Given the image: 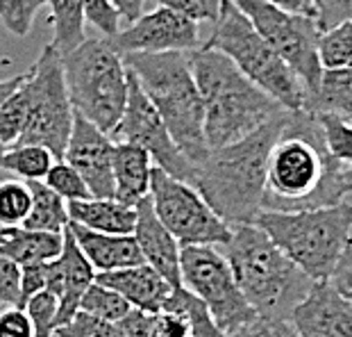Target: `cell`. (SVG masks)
I'll list each match as a JSON object with an SVG mask.
<instances>
[{
    "label": "cell",
    "mask_w": 352,
    "mask_h": 337,
    "mask_svg": "<svg viewBox=\"0 0 352 337\" xmlns=\"http://www.w3.org/2000/svg\"><path fill=\"white\" fill-rule=\"evenodd\" d=\"M346 164L329 155L318 119L311 112H291L266 164L261 210L296 212L339 205L341 174Z\"/></svg>",
    "instance_id": "cell-1"
},
{
    "label": "cell",
    "mask_w": 352,
    "mask_h": 337,
    "mask_svg": "<svg viewBox=\"0 0 352 337\" xmlns=\"http://www.w3.org/2000/svg\"><path fill=\"white\" fill-rule=\"evenodd\" d=\"M289 114L291 112L284 110L248 137L209 151L207 160L196 167L193 187L228 226L254 223V216L261 212L268 155Z\"/></svg>",
    "instance_id": "cell-2"
},
{
    "label": "cell",
    "mask_w": 352,
    "mask_h": 337,
    "mask_svg": "<svg viewBox=\"0 0 352 337\" xmlns=\"http://www.w3.org/2000/svg\"><path fill=\"white\" fill-rule=\"evenodd\" d=\"M186 57L205 105L209 151L248 137L284 112L280 103L245 78L223 52L200 46L186 52Z\"/></svg>",
    "instance_id": "cell-3"
},
{
    "label": "cell",
    "mask_w": 352,
    "mask_h": 337,
    "mask_svg": "<svg viewBox=\"0 0 352 337\" xmlns=\"http://www.w3.org/2000/svg\"><path fill=\"white\" fill-rule=\"evenodd\" d=\"M125 66L155 105L168 134L193 167L207 160L205 105L193 80L186 52H130Z\"/></svg>",
    "instance_id": "cell-4"
},
{
    "label": "cell",
    "mask_w": 352,
    "mask_h": 337,
    "mask_svg": "<svg viewBox=\"0 0 352 337\" xmlns=\"http://www.w3.org/2000/svg\"><path fill=\"white\" fill-rule=\"evenodd\" d=\"M221 249L239 289L259 317L289 319L314 283L254 223L232 226L230 242Z\"/></svg>",
    "instance_id": "cell-5"
},
{
    "label": "cell",
    "mask_w": 352,
    "mask_h": 337,
    "mask_svg": "<svg viewBox=\"0 0 352 337\" xmlns=\"http://www.w3.org/2000/svg\"><path fill=\"white\" fill-rule=\"evenodd\" d=\"M254 226L311 280H329L352 237V205L341 203L296 212L261 210Z\"/></svg>",
    "instance_id": "cell-6"
},
{
    "label": "cell",
    "mask_w": 352,
    "mask_h": 337,
    "mask_svg": "<svg viewBox=\"0 0 352 337\" xmlns=\"http://www.w3.org/2000/svg\"><path fill=\"white\" fill-rule=\"evenodd\" d=\"M202 48L230 57L245 78L264 89L284 110L298 112L305 108L307 92L300 78L232 0H223L219 19L214 21V30Z\"/></svg>",
    "instance_id": "cell-7"
},
{
    "label": "cell",
    "mask_w": 352,
    "mask_h": 337,
    "mask_svg": "<svg viewBox=\"0 0 352 337\" xmlns=\"http://www.w3.org/2000/svg\"><path fill=\"white\" fill-rule=\"evenodd\" d=\"M73 110L104 134H114L127 105V66L109 39H85L62 55Z\"/></svg>",
    "instance_id": "cell-8"
},
{
    "label": "cell",
    "mask_w": 352,
    "mask_h": 337,
    "mask_svg": "<svg viewBox=\"0 0 352 337\" xmlns=\"http://www.w3.org/2000/svg\"><path fill=\"white\" fill-rule=\"evenodd\" d=\"M25 82L30 89V119L19 144L43 146L55 155V160H64L76 110L66 89L62 55L52 43L43 46Z\"/></svg>",
    "instance_id": "cell-9"
},
{
    "label": "cell",
    "mask_w": 352,
    "mask_h": 337,
    "mask_svg": "<svg viewBox=\"0 0 352 337\" xmlns=\"http://www.w3.org/2000/svg\"><path fill=\"white\" fill-rule=\"evenodd\" d=\"M179 276L182 287L207 305L214 324L226 337L257 317L239 289L230 262L219 246H182Z\"/></svg>",
    "instance_id": "cell-10"
},
{
    "label": "cell",
    "mask_w": 352,
    "mask_h": 337,
    "mask_svg": "<svg viewBox=\"0 0 352 337\" xmlns=\"http://www.w3.org/2000/svg\"><path fill=\"white\" fill-rule=\"evenodd\" d=\"M148 196L157 219L179 246H223L230 242L232 226L209 207L193 185L153 167Z\"/></svg>",
    "instance_id": "cell-11"
},
{
    "label": "cell",
    "mask_w": 352,
    "mask_h": 337,
    "mask_svg": "<svg viewBox=\"0 0 352 337\" xmlns=\"http://www.w3.org/2000/svg\"><path fill=\"white\" fill-rule=\"evenodd\" d=\"M241 10L252 28L264 37L287 62L300 82L307 96L318 89L323 66L318 62V28L316 21L284 12L266 0H232Z\"/></svg>",
    "instance_id": "cell-12"
},
{
    "label": "cell",
    "mask_w": 352,
    "mask_h": 337,
    "mask_svg": "<svg viewBox=\"0 0 352 337\" xmlns=\"http://www.w3.org/2000/svg\"><path fill=\"white\" fill-rule=\"evenodd\" d=\"M111 139L144 148L151 155L157 169L177 178V181L193 185L196 167L177 148L173 137L166 130V125H164L162 116L157 114L155 105L146 96L144 89H141L139 80L134 78L130 69H127V105L121 123H118V128L111 134Z\"/></svg>",
    "instance_id": "cell-13"
},
{
    "label": "cell",
    "mask_w": 352,
    "mask_h": 337,
    "mask_svg": "<svg viewBox=\"0 0 352 337\" xmlns=\"http://www.w3.org/2000/svg\"><path fill=\"white\" fill-rule=\"evenodd\" d=\"M121 55L130 52H189L200 48L198 23L182 17L170 7L160 5L157 10L141 14L125 30L109 39Z\"/></svg>",
    "instance_id": "cell-14"
},
{
    "label": "cell",
    "mask_w": 352,
    "mask_h": 337,
    "mask_svg": "<svg viewBox=\"0 0 352 337\" xmlns=\"http://www.w3.org/2000/svg\"><path fill=\"white\" fill-rule=\"evenodd\" d=\"M114 146L109 134L76 112L64 162L78 171L94 198H114Z\"/></svg>",
    "instance_id": "cell-15"
},
{
    "label": "cell",
    "mask_w": 352,
    "mask_h": 337,
    "mask_svg": "<svg viewBox=\"0 0 352 337\" xmlns=\"http://www.w3.org/2000/svg\"><path fill=\"white\" fill-rule=\"evenodd\" d=\"M289 321L300 337H352V305L329 280H314Z\"/></svg>",
    "instance_id": "cell-16"
},
{
    "label": "cell",
    "mask_w": 352,
    "mask_h": 337,
    "mask_svg": "<svg viewBox=\"0 0 352 337\" xmlns=\"http://www.w3.org/2000/svg\"><path fill=\"white\" fill-rule=\"evenodd\" d=\"M134 207H137V223H134L132 235L137 239L144 262L153 267L173 289L179 287L182 285V276H179V249L182 246L157 219L151 196L141 198Z\"/></svg>",
    "instance_id": "cell-17"
},
{
    "label": "cell",
    "mask_w": 352,
    "mask_h": 337,
    "mask_svg": "<svg viewBox=\"0 0 352 337\" xmlns=\"http://www.w3.org/2000/svg\"><path fill=\"white\" fill-rule=\"evenodd\" d=\"M96 283L121 294L134 310H144L151 314L162 312L164 303L168 301L170 292H173V287L146 262L137 267L116 269V272L96 274Z\"/></svg>",
    "instance_id": "cell-18"
},
{
    "label": "cell",
    "mask_w": 352,
    "mask_h": 337,
    "mask_svg": "<svg viewBox=\"0 0 352 337\" xmlns=\"http://www.w3.org/2000/svg\"><path fill=\"white\" fill-rule=\"evenodd\" d=\"M69 230L76 237L80 251L91 262L96 274L116 272V269H127L144 265V256L134 235H107L96 233L80 223H69Z\"/></svg>",
    "instance_id": "cell-19"
},
{
    "label": "cell",
    "mask_w": 352,
    "mask_h": 337,
    "mask_svg": "<svg viewBox=\"0 0 352 337\" xmlns=\"http://www.w3.org/2000/svg\"><path fill=\"white\" fill-rule=\"evenodd\" d=\"M57 267H59V276H62L57 326H62L80 310V301L85 296V292L96 283V269L85 258V253L80 251L69 226L64 230V249L57 258Z\"/></svg>",
    "instance_id": "cell-20"
},
{
    "label": "cell",
    "mask_w": 352,
    "mask_h": 337,
    "mask_svg": "<svg viewBox=\"0 0 352 337\" xmlns=\"http://www.w3.org/2000/svg\"><path fill=\"white\" fill-rule=\"evenodd\" d=\"M114 144V198L134 207L148 196L155 164L144 148L125 141Z\"/></svg>",
    "instance_id": "cell-21"
},
{
    "label": "cell",
    "mask_w": 352,
    "mask_h": 337,
    "mask_svg": "<svg viewBox=\"0 0 352 337\" xmlns=\"http://www.w3.org/2000/svg\"><path fill=\"white\" fill-rule=\"evenodd\" d=\"M69 216L73 223H80L96 233L107 235H132L137 223V207L125 205L116 198H85L71 201Z\"/></svg>",
    "instance_id": "cell-22"
},
{
    "label": "cell",
    "mask_w": 352,
    "mask_h": 337,
    "mask_svg": "<svg viewBox=\"0 0 352 337\" xmlns=\"http://www.w3.org/2000/svg\"><path fill=\"white\" fill-rule=\"evenodd\" d=\"M64 249V233H41V230L10 228L0 242V256L10 258L19 267L34 262H50Z\"/></svg>",
    "instance_id": "cell-23"
},
{
    "label": "cell",
    "mask_w": 352,
    "mask_h": 337,
    "mask_svg": "<svg viewBox=\"0 0 352 337\" xmlns=\"http://www.w3.org/2000/svg\"><path fill=\"white\" fill-rule=\"evenodd\" d=\"M305 112L348 116L352 112V64L323 69L318 89L305 99Z\"/></svg>",
    "instance_id": "cell-24"
},
{
    "label": "cell",
    "mask_w": 352,
    "mask_h": 337,
    "mask_svg": "<svg viewBox=\"0 0 352 337\" xmlns=\"http://www.w3.org/2000/svg\"><path fill=\"white\" fill-rule=\"evenodd\" d=\"M30 187V214L25 216L23 226L25 230H41V233H64L71 223L69 203L57 196L43 181H25Z\"/></svg>",
    "instance_id": "cell-25"
},
{
    "label": "cell",
    "mask_w": 352,
    "mask_h": 337,
    "mask_svg": "<svg viewBox=\"0 0 352 337\" xmlns=\"http://www.w3.org/2000/svg\"><path fill=\"white\" fill-rule=\"evenodd\" d=\"M50 5V19H52V46L59 50V55L76 50L82 41L87 39L85 34V7L82 0H46Z\"/></svg>",
    "instance_id": "cell-26"
},
{
    "label": "cell",
    "mask_w": 352,
    "mask_h": 337,
    "mask_svg": "<svg viewBox=\"0 0 352 337\" xmlns=\"http://www.w3.org/2000/svg\"><path fill=\"white\" fill-rule=\"evenodd\" d=\"M55 162V155L48 148L36 144H16L7 148L0 169L10 171L19 181H43Z\"/></svg>",
    "instance_id": "cell-27"
},
{
    "label": "cell",
    "mask_w": 352,
    "mask_h": 337,
    "mask_svg": "<svg viewBox=\"0 0 352 337\" xmlns=\"http://www.w3.org/2000/svg\"><path fill=\"white\" fill-rule=\"evenodd\" d=\"M28 78V73H25ZM23 82L0 103V141L7 146L19 144V139L23 137L30 119V89L28 82Z\"/></svg>",
    "instance_id": "cell-28"
},
{
    "label": "cell",
    "mask_w": 352,
    "mask_h": 337,
    "mask_svg": "<svg viewBox=\"0 0 352 337\" xmlns=\"http://www.w3.org/2000/svg\"><path fill=\"white\" fill-rule=\"evenodd\" d=\"M318 62L323 69L352 64V21L334 25L318 37Z\"/></svg>",
    "instance_id": "cell-29"
},
{
    "label": "cell",
    "mask_w": 352,
    "mask_h": 337,
    "mask_svg": "<svg viewBox=\"0 0 352 337\" xmlns=\"http://www.w3.org/2000/svg\"><path fill=\"white\" fill-rule=\"evenodd\" d=\"M80 310L94 314V317L107 321V324H116L118 319H123L125 314L132 310V305L127 303L121 294H116L114 289L104 287L100 283H94V285L85 292V296H82Z\"/></svg>",
    "instance_id": "cell-30"
},
{
    "label": "cell",
    "mask_w": 352,
    "mask_h": 337,
    "mask_svg": "<svg viewBox=\"0 0 352 337\" xmlns=\"http://www.w3.org/2000/svg\"><path fill=\"white\" fill-rule=\"evenodd\" d=\"M32 196L25 181L0 183V228H21L30 214Z\"/></svg>",
    "instance_id": "cell-31"
},
{
    "label": "cell",
    "mask_w": 352,
    "mask_h": 337,
    "mask_svg": "<svg viewBox=\"0 0 352 337\" xmlns=\"http://www.w3.org/2000/svg\"><path fill=\"white\" fill-rule=\"evenodd\" d=\"M318 119L320 130H323V139L329 155L341 164H350L352 167V123L346 116L336 114H314Z\"/></svg>",
    "instance_id": "cell-32"
},
{
    "label": "cell",
    "mask_w": 352,
    "mask_h": 337,
    "mask_svg": "<svg viewBox=\"0 0 352 337\" xmlns=\"http://www.w3.org/2000/svg\"><path fill=\"white\" fill-rule=\"evenodd\" d=\"M43 183H46L57 196H62L66 203H71V201L91 198L89 187L80 178V174L71 167V164H66L64 160H57L55 164H52L48 176L43 178Z\"/></svg>",
    "instance_id": "cell-33"
},
{
    "label": "cell",
    "mask_w": 352,
    "mask_h": 337,
    "mask_svg": "<svg viewBox=\"0 0 352 337\" xmlns=\"http://www.w3.org/2000/svg\"><path fill=\"white\" fill-rule=\"evenodd\" d=\"M46 0H0V23L14 37H28Z\"/></svg>",
    "instance_id": "cell-34"
},
{
    "label": "cell",
    "mask_w": 352,
    "mask_h": 337,
    "mask_svg": "<svg viewBox=\"0 0 352 337\" xmlns=\"http://www.w3.org/2000/svg\"><path fill=\"white\" fill-rule=\"evenodd\" d=\"M30 321H32L34 337H52L57 326V312H59V298L52 292L43 289L39 294L30 296L23 305Z\"/></svg>",
    "instance_id": "cell-35"
},
{
    "label": "cell",
    "mask_w": 352,
    "mask_h": 337,
    "mask_svg": "<svg viewBox=\"0 0 352 337\" xmlns=\"http://www.w3.org/2000/svg\"><path fill=\"white\" fill-rule=\"evenodd\" d=\"M82 7H85V19L107 39L121 32V14L111 5V0H82Z\"/></svg>",
    "instance_id": "cell-36"
},
{
    "label": "cell",
    "mask_w": 352,
    "mask_h": 337,
    "mask_svg": "<svg viewBox=\"0 0 352 337\" xmlns=\"http://www.w3.org/2000/svg\"><path fill=\"white\" fill-rule=\"evenodd\" d=\"M55 337H111V324L89 312L78 310L66 324L57 326Z\"/></svg>",
    "instance_id": "cell-37"
},
{
    "label": "cell",
    "mask_w": 352,
    "mask_h": 337,
    "mask_svg": "<svg viewBox=\"0 0 352 337\" xmlns=\"http://www.w3.org/2000/svg\"><path fill=\"white\" fill-rule=\"evenodd\" d=\"M228 337H300L296 326L289 319H271V317H254L248 324L236 328Z\"/></svg>",
    "instance_id": "cell-38"
},
{
    "label": "cell",
    "mask_w": 352,
    "mask_h": 337,
    "mask_svg": "<svg viewBox=\"0 0 352 337\" xmlns=\"http://www.w3.org/2000/svg\"><path fill=\"white\" fill-rule=\"evenodd\" d=\"M157 5L170 7L182 17L191 19L193 23H214L219 19L223 0H155Z\"/></svg>",
    "instance_id": "cell-39"
},
{
    "label": "cell",
    "mask_w": 352,
    "mask_h": 337,
    "mask_svg": "<svg viewBox=\"0 0 352 337\" xmlns=\"http://www.w3.org/2000/svg\"><path fill=\"white\" fill-rule=\"evenodd\" d=\"M155 314L144 310H130L123 319L111 324V337H153Z\"/></svg>",
    "instance_id": "cell-40"
},
{
    "label": "cell",
    "mask_w": 352,
    "mask_h": 337,
    "mask_svg": "<svg viewBox=\"0 0 352 337\" xmlns=\"http://www.w3.org/2000/svg\"><path fill=\"white\" fill-rule=\"evenodd\" d=\"M21 298V267L14 260L0 256V305H19Z\"/></svg>",
    "instance_id": "cell-41"
},
{
    "label": "cell",
    "mask_w": 352,
    "mask_h": 337,
    "mask_svg": "<svg viewBox=\"0 0 352 337\" xmlns=\"http://www.w3.org/2000/svg\"><path fill=\"white\" fill-rule=\"evenodd\" d=\"M48 287V262H34V265L21 267V298L16 308H23L30 296L39 294Z\"/></svg>",
    "instance_id": "cell-42"
},
{
    "label": "cell",
    "mask_w": 352,
    "mask_h": 337,
    "mask_svg": "<svg viewBox=\"0 0 352 337\" xmlns=\"http://www.w3.org/2000/svg\"><path fill=\"white\" fill-rule=\"evenodd\" d=\"M343 21H352V0H318V32H325Z\"/></svg>",
    "instance_id": "cell-43"
},
{
    "label": "cell",
    "mask_w": 352,
    "mask_h": 337,
    "mask_svg": "<svg viewBox=\"0 0 352 337\" xmlns=\"http://www.w3.org/2000/svg\"><path fill=\"white\" fill-rule=\"evenodd\" d=\"M0 337H34L32 321L23 308H5L0 310Z\"/></svg>",
    "instance_id": "cell-44"
},
{
    "label": "cell",
    "mask_w": 352,
    "mask_h": 337,
    "mask_svg": "<svg viewBox=\"0 0 352 337\" xmlns=\"http://www.w3.org/2000/svg\"><path fill=\"white\" fill-rule=\"evenodd\" d=\"M329 283L352 305V237L346 244V249H343L339 262H336L334 272L329 276Z\"/></svg>",
    "instance_id": "cell-45"
},
{
    "label": "cell",
    "mask_w": 352,
    "mask_h": 337,
    "mask_svg": "<svg viewBox=\"0 0 352 337\" xmlns=\"http://www.w3.org/2000/svg\"><path fill=\"white\" fill-rule=\"evenodd\" d=\"M275 7H280L284 12L298 14V17H307L316 21L318 17V0H266Z\"/></svg>",
    "instance_id": "cell-46"
},
{
    "label": "cell",
    "mask_w": 352,
    "mask_h": 337,
    "mask_svg": "<svg viewBox=\"0 0 352 337\" xmlns=\"http://www.w3.org/2000/svg\"><path fill=\"white\" fill-rule=\"evenodd\" d=\"M111 5L118 10L121 19H125L127 23H132V21H137L141 14H144L146 0H111Z\"/></svg>",
    "instance_id": "cell-47"
},
{
    "label": "cell",
    "mask_w": 352,
    "mask_h": 337,
    "mask_svg": "<svg viewBox=\"0 0 352 337\" xmlns=\"http://www.w3.org/2000/svg\"><path fill=\"white\" fill-rule=\"evenodd\" d=\"M23 78H25V73L23 76H16V78H10V80H3L0 82V103H3L7 96H10L14 89H16L21 82H23Z\"/></svg>",
    "instance_id": "cell-48"
},
{
    "label": "cell",
    "mask_w": 352,
    "mask_h": 337,
    "mask_svg": "<svg viewBox=\"0 0 352 337\" xmlns=\"http://www.w3.org/2000/svg\"><path fill=\"white\" fill-rule=\"evenodd\" d=\"M341 187L343 194H352V167H346L341 174Z\"/></svg>",
    "instance_id": "cell-49"
},
{
    "label": "cell",
    "mask_w": 352,
    "mask_h": 337,
    "mask_svg": "<svg viewBox=\"0 0 352 337\" xmlns=\"http://www.w3.org/2000/svg\"><path fill=\"white\" fill-rule=\"evenodd\" d=\"M7 148H10V146H7V144H3V141H0V162H3V157H5V153H7Z\"/></svg>",
    "instance_id": "cell-50"
},
{
    "label": "cell",
    "mask_w": 352,
    "mask_h": 337,
    "mask_svg": "<svg viewBox=\"0 0 352 337\" xmlns=\"http://www.w3.org/2000/svg\"><path fill=\"white\" fill-rule=\"evenodd\" d=\"M7 233H10V228H0V242H3V239L7 237Z\"/></svg>",
    "instance_id": "cell-51"
},
{
    "label": "cell",
    "mask_w": 352,
    "mask_h": 337,
    "mask_svg": "<svg viewBox=\"0 0 352 337\" xmlns=\"http://www.w3.org/2000/svg\"><path fill=\"white\" fill-rule=\"evenodd\" d=\"M346 119H348V121H350V123H352V112H350V114H348V116H346Z\"/></svg>",
    "instance_id": "cell-52"
}]
</instances>
